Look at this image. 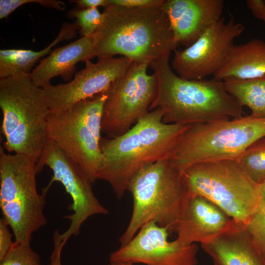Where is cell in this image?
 <instances>
[{"label":"cell","instance_id":"obj_17","mask_svg":"<svg viewBox=\"0 0 265 265\" xmlns=\"http://www.w3.org/2000/svg\"><path fill=\"white\" fill-rule=\"evenodd\" d=\"M99 39L98 31L82 36L65 46L53 50L42 58L32 71L31 78L38 87L44 88L51 84V80L60 76L65 81L71 80L77 72L76 65L95 57V50Z\"/></svg>","mask_w":265,"mask_h":265},{"label":"cell","instance_id":"obj_28","mask_svg":"<svg viewBox=\"0 0 265 265\" xmlns=\"http://www.w3.org/2000/svg\"><path fill=\"white\" fill-rule=\"evenodd\" d=\"M10 227L2 217L0 219V260L8 253L12 247L14 241L9 230Z\"/></svg>","mask_w":265,"mask_h":265},{"label":"cell","instance_id":"obj_25","mask_svg":"<svg viewBox=\"0 0 265 265\" xmlns=\"http://www.w3.org/2000/svg\"><path fill=\"white\" fill-rule=\"evenodd\" d=\"M246 228L265 261V202H261Z\"/></svg>","mask_w":265,"mask_h":265},{"label":"cell","instance_id":"obj_30","mask_svg":"<svg viewBox=\"0 0 265 265\" xmlns=\"http://www.w3.org/2000/svg\"><path fill=\"white\" fill-rule=\"evenodd\" d=\"M247 8L256 19L263 22L265 24V0H247Z\"/></svg>","mask_w":265,"mask_h":265},{"label":"cell","instance_id":"obj_13","mask_svg":"<svg viewBox=\"0 0 265 265\" xmlns=\"http://www.w3.org/2000/svg\"><path fill=\"white\" fill-rule=\"evenodd\" d=\"M133 61L125 56L98 58L85 62L84 68L65 83L42 88L51 113L63 111L75 104L107 90L130 67Z\"/></svg>","mask_w":265,"mask_h":265},{"label":"cell","instance_id":"obj_19","mask_svg":"<svg viewBox=\"0 0 265 265\" xmlns=\"http://www.w3.org/2000/svg\"><path fill=\"white\" fill-rule=\"evenodd\" d=\"M265 75V42L253 39L234 45L223 68L213 77L217 80H246Z\"/></svg>","mask_w":265,"mask_h":265},{"label":"cell","instance_id":"obj_3","mask_svg":"<svg viewBox=\"0 0 265 265\" xmlns=\"http://www.w3.org/2000/svg\"><path fill=\"white\" fill-rule=\"evenodd\" d=\"M103 13L95 50L98 58L120 55L149 66L177 49L162 6L129 8L109 5Z\"/></svg>","mask_w":265,"mask_h":265},{"label":"cell","instance_id":"obj_11","mask_svg":"<svg viewBox=\"0 0 265 265\" xmlns=\"http://www.w3.org/2000/svg\"><path fill=\"white\" fill-rule=\"evenodd\" d=\"M44 166L51 168L53 176L42 191L47 194L53 183L59 182L72 199L70 209L72 213L64 217L70 221V224L59 235L60 240L65 244L71 237L79 234L82 225L88 218L96 214H107L108 211L95 196L92 183L79 165L50 139L36 164L37 172Z\"/></svg>","mask_w":265,"mask_h":265},{"label":"cell","instance_id":"obj_1","mask_svg":"<svg viewBox=\"0 0 265 265\" xmlns=\"http://www.w3.org/2000/svg\"><path fill=\"white\" fill-rule=\"evenodd\" d=\"M187 126L164 123L161 110L156 108L124 134L111 138L102 137V159L97 180L107 182L121 199L131 180L141 169L169 159Z\"/></svg>","mask_w":265,"mask_h":265},{"label":"cell","instance_id":"obj_22","mask_svg":"<svg viewBox=\"0 0 265 265\" xmlns=\"http://www.w3.org/2000/svg\"><path fill=\"white\" fill-rule=\"evenodd\" d=\"M235 160L254 182L261 184L265 180V137L250 146Z\"/></svg>","mask_w":265,"mask_h":265},{"label":"cell","instance_id":"obj_10","mask_svg":"<svg viewBox=\"0 0 265 265\" xmlns=\"http://www.w3.org/2000/svg\"><path fill=\"white\" fill-rule=\"evenodd\" d=\"M149 65L134 62L106 92L102 121L106 138L119 136L129 130L149 110L156 96V75L148 74Z\"/></svg>","mask_w":265,"mask_h":265},{"label":"cell","instance_id":"obj_23","mask_svg":"<svg viewBox=\"0 0 265 265\" xmlns=\"http://www.w3.org/2000/svg\"><path fill=\"white\" fill-rule=\"evenodd\" d=\"M69 17L76 19L75 23L81 37L91 35L102 26L104 15L98 8L73 9L68 12Z\"/></svg>","mask_w":265,"mask_h":265},{"label":"cell","instance_id":"obj_14","mask_svg":"<svg viewBox=\"0 0 265 265\" xmlns=\"http://www.w3.org/2000/svg\"><path fill=\"white\" fill-rule=\"evenodd\" d=\"M169 230L154 221L144 225L127 244L112 252L109 262L146 265H198V248L185 245L177 238L168 239Z\"/></svg>","mask_w":265,"mask_h":265},{"label":"cell","instance_id":"obj_29","mask_svg":"<svg viewBox=\"0 0 265 265\" xmlns=\"http://www.w3.org/2000/svg\"><path fill=\"white\" fill-rule=\"evenodd\" d=\"M59 235L60 233L57 230L53 233V248L50 258V265H62L61 252L65 244L60 240Z\"/></svg>","mask_w":265,"mask_h":265},{"label":"cell","instance_id":"obj_12","mask_svg":"<svg viewBox=\"0 0 265 265\" xmlns=\"http://www.w3.org/2000/svg\"><path fill=\"white\" fill-rule=\"evenodd\" d=\"M244 29V26L233 16L228 22L222 17L190 46L174 52L172 69L186 80H200L214 76L225 65L235 39Z\"/></svg>","mask_w":265,"mask_h":265},{"label":"cell","instance_id":"obj_5","mask_svg":"<svg viewBox=\"0 0 265 265\" xmlns=\"http://www.w3.org/2000/svg\"><path fill=\"white\" fill-rule=\"evenodd\" d=\"M0 107L3 148L27 156L36 164L49 140L50 111L42 88L33 82L30 74L0 79Z\"/></svg>","mask_w":265,"mask_h":265},{"label":"cell","instance_id":"obj_2","mask_svg":"<svg viewBox=\"0 0 265 265\" xmlns=\"http://www.w3.org/2000/svg\"><path fill=\"white\" fill-rule=\"evenodd\" d=\"M149 67L158 80L149 110L160 109L164 123L188 126L243 116V106L228 93L223 81L182 78L173 71L169 57Z\"/></svg>","mask_w":265,"mask_h":265},{"label":"cell","instance_id":"obj_7","mask_svg":"<svg viewBox=\"0 0 265 265\" xmlns=\"http://www.w3.org/2000/svg\"><path fill=\"white\" fill-rule=\"evenodd\" d=\"M36 163L23 155L0 148V208L15 241L30 243L33 234L47 223L46 193H38Z\"/></svg>","mask_w":265,"mask_h":265},{"label":"cell","instance_id":"obj_33","mask_svg":"<svg viewBox=\"0 0 265 265\" xmlns=\"http://www.w3.org/2000/svg\"><path fill=\"white\" fill-rule=\"evenodd\" d=\"M108 265H133V264L121 261H112L109 262Z\"/></svg>","mask_w":265,"mask_h":265},{"label":"cell","instance_id":"obj_6","mask_svg":"<svg viewBox=\"0 0 265 265\" xmlns=\"http://www.w3.org/2000/svg\"><path fill=\"white\" fill-rule=\"evenodd\" d=\"M265 137V118L250 115L188 125L169 160L181 173L200 162L235 160Z\"/></svg>","mask_w":265,"mask_h":265},{"label":"cell","instance_id":"obj_9","mask_svg":"<svg viewBox=\"0 0 265 265\" xmlns=\"http://www.w3.org/2000/svg\"><path fill=\"white\" fill-rule=\"evenodd\" d=\"M106 91L61 111L50 113L49 138L82 169L94 183L102 159L100 143Z\"/></svg>","mask_w":265,"mask_h":265},{"label":"cell","instance_id":"obj_26","mask_svg":"<svg viewBox=\"0 0 265 265\" xmlns=\"http://www.w3.org/2000/svg\"><path fill=\"white\" fill-rule=\"evenodd\" d=\"M30 3L59 10H64L66 7L63 1L58 0H0V19L6 18L18 7Z\"/></svg>","mask_w":265,"mask_h":265},{"label":"cell","instance_id":"obj_16","mask_svg":"<svg viewBox=\"0 0 265 265\" xmlns=\"http://www.w3.org/2000/svg\"><path fill=\"white\" fill-rule=\"evenodd\" d=\"M235 222L207 199L192 196L189 198L174 232L184 244H201L227 230Z\"/></svg>","mask_w":265,"mask_h":265},{"label":"cell","instance_id":"obj_21","mask_svg":"<svg viewBox=\"0 0 265 265\" xmlns=\"http://www.w3.org/2000/svg\"><path fill=\"white\" fill-rule=\"evenodd\" d=\"M223 81L228 93L242 106L251 110L250 116L265 118V75L252 79H227Z\"/></svg>","mask_w":265,"mask_h":265},{"label":"cell","instance_id":"obj_27","mask_svg":"<svg viewBox=\"0 0 265 265\" xmlns=\"http://www.w3.org/2000/svg\"><path fill=\"white\" fill-rule=\"evenodd\" d=\"M164 0H110V5L129 8H139L162 5Z\"/></svg>","mask_w":265,"mask_h":265},{"label":"cell","instance_id":"obj_8","mask_svg":"<svg viewBox=\"0 0 265 265\" xmlns=\"http://www.w3.org/2000/svg\"><path fill=\"white\" fill-rule=\"evenodd\" d=\"M183 175L190 197L207 199L238 224L246 226L261 203L260 185L235 160L198 163Z\"/></svg>","mask_w":265,"mask_h":265},{"label":"cell","instance_id":"obj_18","mask_svg":"<svg viewBox=\"0 0 265 265\" xmlns=\"http://www.w3.org/2000/svg\"><path fill=\"white\" fill-rule=\"evenodd\" d=\"M214 265H265L246 226L236 222L221 234L201 244Z\"/></svg>","mask_w":265,"mask_h":265},{"label":"cell","instance_id":"obj_24","mask_svg":"<svg viewBox=\"0 0 265 265\" xmlns=\"http://www.w3.org/2000/svg\"><path fill=\"white\" fill-rule=\"evenodd\" d=\"M0 265H43L38 254L34 251L30 243L14 241L8 253L0 260Z\"/></svg>","mask_w":265,"mask_h":265},{"label":"cell","instance_id":"obj_34","mask_svg":"<svg viewBox=\"0 0 265 265\" xmlns=\"http://www.w3.org/2000/svg\"></svg>","mask_w":265,"mask_h":265},{"label":"cell","instance_id":"obj_15","mask_svg":"<svg viewBox=\"0 0 265 265\" xmlns=\"http://www.w3.org/2000/svg\"><path fill=\"white\" fill-rule=\"evenodd\" d=\"M222 0H164L167 16L175 42L190 46L223 17Z\"/></svg>","mask_w":265,"mask_h":265},{"label":"cell","instance_id":"obj_4","mask_svg":"<svg viewBox=\"0 0 265 265\" xmlns=\"http://www.w3.org/2000/svg\"><path fill=\"white\" fill-rule=\"evenodd\" d=\"M127 191L132 197L133 209L129 223L119 239L121 246L152 221L174 231L190 197L183 174L169 159L141 169L131 180Z\"/></svg>","mask_w":265,"mask_h":265},{"label":"cell","instance_id":"obj_32","mask_svg":"<svg viewBox=\"0 0 265 265\" xmlns=\"http://www.w3.org/2000/svg\"><path fill=\"white\" fill-rule=\"evenodd\" d=\"M260 192L261 201L265 202V180L260 184Z\"/></svg>","mask_w":265,"mask_h":265},{"label":"cell","instance_id":"obj_20","mask_svg":"<svg viewBox=\"0 0 265 265\" xmlns=\"http://www.w3.org/2000/svg\"><path fill=\"white\" fill-rule=\"evenodd\" d=\"M78 27L74 23H64L55 38L45 48L34 51L27 49L0 50V79L20 74H30L33 66L41 58L49 54L59 42L75 37Z\"/></svg>","mask_w":265,"mask_h":265},{"label":"cell","instance_id":"obj_31","mask_svg":"<svg viewBox=\"0 0 265 265\" xmlns=\"http://www.w3.org/2000/svg\"><path fill=\"white\" fill-rule=\"evenodd\" d=\"M70 1L76 3L80 9L98 7L105 8L110 4V0H73Z\"/></svg>","mask_w":265,"mask_h":265}]
</instances>
